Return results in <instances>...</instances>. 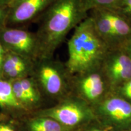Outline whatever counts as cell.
<instances>
[{"label": "cell", "instance_id": "obj_1", "mask_svg": "<svg viewBox=\"0 0 131 131\" xmlns=\"http://www.w3.org/2000/svg\"><path fill=\"white\" fill-rule=\"evenodd\" d=\"M88 16L78 0H56L39 19L40 25L35 32L38 59L53 57L70 31Z\"/></svg>", "mask_w": 131, "mask_h": 131}, {"label": "cell", "instance_id": "obj_2", "mask_svg": "<svg viewBox=\"0 0 131 131\" xmlns=\"http://www.w3.org/2000/svg\"><path fill=\"white\" fill-rule=\"evenodd\" d=\"M68 48L69 57L65 64L72 75L100 66L109 50L89 15L74 29Z\"/></svg>", "mask_w": 131, "mask_h": 131}, {"label": "cell", "instance_id": "obj_3", "mask_svg": "<svg viewBox=\"0 0 131 131\" xmlns=\"http://www.w3.org/2000/svg\"><path fill=\"white\" fill-rule=\"evenodd\" d=\"M39 88L52 97H66L72 74L66 66L53 57L35 60L31 75Z\"/></svg>", "mask_w": 131, "mask_h": 131}, {"label": "cell", "instance_id": "obj_4", "mask_svg": "<svg viewBox=\"0 0 131 131\" xmlns=\"http://www.w3.org/2000/svg\"><path fill=\"white\" fill-rule=\"evenodd\" d=\"M88 15L109 49L122 47L131 38V22L113 9H95Z\"/></svg>", "mask_w": 131, "mask_h": 131}, {"label": "cell", "instance_id": "obj_5", "mask_svg": "<svg viewBox=\"0 0 131 131\" xmlns=\"http://www.w3.org/2000/svg\"><path fill=\"white\" fill-rule=\"evenodd\" d=\"M70 84L75 88L76 95L92 107L112 92L101 65L81 73L72 75Z\"/></svg>", "mask_w": 131, "mask_h": 131}, {"label": "cell", "instance_id": "obj_6", "mask_svg": "<svg viewBox=\"0 0 131 131\" xmlns=\"http://www.w3.org/2000/svg\"><path fill=\"white\" fill-rule=\"evenodd\" d=\"M42 113L66 126H77L96 117L93 107L77 96H66L58 105Z\"/></svg>", "mask_w": 131, "mask_h": 131}, {"label": "cell", "instance_id": "obj_7", "mask_svg": "<svg viewBox=\"0 0 131 131\" xmlns=\"http://www.w3.org/2000/svg\"><path fill=\"white\" fill-rule=\"evenodd\" d=\"M92 107L106 126L121 129L131 127V103L115 93L111 92Z\"/></svg>", "mask_w": 131, "mask_h": 131}, {"label": "cell", "instance_id": "obj_8", "mask_svg": "<svg viewBox=\"0 0 131 131\" xmlns=\"http://www.w3.org/2000/svg\"><path fill=\"white\" fill-rule=\"evenodd\" d=\"M0 42L6 51L35 61L38 57V44L35 32L21 27L6 26L0 30Z\"/></svg>", "mask_w": 131, "mask_h": 131}, {"label": "cell", "instance_id": "obj_9", "mask_svg": "<svg viewBox=\"0 0 131 131\" xmlns=\"http://www.w3.org/2000/svg\"><path fill=\"white\" fill-rule=\"evenodd\" d=\"M101 68L112 92L131 78V58L122 47L109 49Z\"/></svg>", "mask_w": 131, "mask_h": 131}, {"label": "cell", "instance_id": "obj_10", "mask_svg": "<svg viewBox=\"0 0 131 131\" xmlns=\"http://www.w3.org/2000/svg\"><path fill=\"white\" fill-rule=\"evenodd\" d=\"M56 0H13L9 4L6 26L19 27L39 20Z\"/></svg>", "mask_w": 131, "mask_h": 131}, {"label": "cell", "instance_id": "obj_11", "mask_svg": "<svg viewBox=\"0 0 131 131\" xmlns=\"http://www.w3.org/2000/svg\"><path fill=\"white\" fill-rule=\"evenodd\" d=\"M35 61L18 54L6 51L2 66L1 78L13 81L31 76Z\"/></svg>", "mask_w": 131, "mask_h": 131}, {"label": "cell", "instance_id": "obj_12", "mask_svg": "<svg viewBox=\"0 0 131 131\" xmlns=\"http://www.w3.org/2000/svg\"><path fill=\"white\" fill-rule=\"evenodd\" d=\"M11 82L15 96L24 108L32 107L40 103L41 98L40 89L32 77Z\"/></svg>", "mask_w": 131, "mask_h": 131}, {"label": "cell", "instance_id": "obj_13", "mask_svg": "<svg viewBox=\"0 0 131 131\" xmlns=\"http://www.w3.org/2000/svg\"><path fill=\"white\" fill-rule=\"evenodd\" d=\"M0 107L10 109H25L15 96L12 82L3 78H0Z\"/></svg>", "mask_w": 131, "mask_h": 131}, {"label": "cell", "instance_id": "obj_14", "mask_svg": "<svg viewBox=\"0 0 131 131\" xmlns=\"http://www.w3.org/2000/svg\"><path fill=\"white\" fill-rule=\"evenodd\" d=\"M60 123L49 117L38 118L30 124L31 131H63Z\"/></svg>", "mask_w": 131, "mask_h": 131}, {"label": "cell", "instance_id": "obj_15", "mask_svg": "<svg viewBox=\"0 0 131 131\" xmlns=\"http://www.w3.org/2000/svg\"><path fill=\"white\" fill-rule=\"evenodd\" d=\"M82 9L89 12L95 9H114L120 0H78Z\"/></svg>", "mask_w": 131, "mask_h": 131}, {"label": "cell", "instance_id": "obj_16", "mask_svg": "<svg viewBox=\"0 0 131 131\" xmlns=\"http://www.w3.org/2000/svg\"><path fill=\"white\" fill-rule=\"evenodd\" d=\"M112 92L131 103V78L115 89Z\"/></svg>", "mask_w": 131, "mask_h": 131}, {"label": "cell", "instance_id": "obj_17", "mask_svg": "<svg viewBox=\"0 0 131 131\" xmlns=\"http://www.w3.org/2000/svg\"><path fill=\"white\" fill-rule=\"evenodd\" d=\"M131 22V0H120L114 9Z\"/></svg>", "mask_w": 131, "mask_h": 131}, {"label": "cell", "instance_id": "obj_18", "mask_svg": "<svg viewBox=\"0 0 131 131\" xmlns=\"http://www.w3.org/2000/svg\"><path fill=\"white\" fill-rule=\"evenodd\" d=\"M9 10V4H0V30L6 26Z\"/></svg>", "mask_w": 131, "mask_h": 131}, {"label": "cell", "instance_id": "obj_19", "mask_svg": "<svg viewBox=\"0 0 131 131\" xmlns=\"http://www.w3.org/2000/svg\"><path fill=\"white\" fill-rule=\"evenodd\" d=\"M6 52V50H5L1 42H0V78H1V75H2V66Z\"/></svg>", "mask_w": 131, "mask_h": 131}, {"label": "cell", "instance_id": "obj_20", "mask_svg": "<svg viewBox=\"0 0 131 131\" xmlns=\"http://www.w3.org/2000/svg\"><path fill=\"white\" fill-rule=\"evenodd\" d=\"M122 47L131 58V38L124 42Z\"/></svg>", "mask_w": 131, "mask_h": 131}, {"label": "cell", "instance_id": "obj_21", "mask_svg": "<svg viewBox=\"0 0 131 131\" xmlns=\"http://www.w3.org/2000/svg\"><path fill=\"white\" fill-rule=\"evenodd\" d=\"M112 129V127L106 126L103 128H93L89 131H111Z\"/></svg>", "mask_w": 131, "mask_h": 131}, {"label": "cell", "instance_id": "obj_22", "mask_svg": "<svg viewBox=\"0 0 131 131\" xmlns=\"http://www.w3.org/2000/svg\"><path fill=\"white\" fill-rule=\"evenodd\" d=\"M0 131H14L10 127L6 125H0Z\"/></svg>", "mask_w": 131, "mask_h": 131}, {"label": "cell", "instance_id": "obj_23", "mask_svg": "<svg viewBox=\"0 0 131 131\" xmlns=\"http://www.w3.org/2000/svg\"><path fill=\"white\" fill-rule=\"evenodd\" d=\"M13 0H0V4H9Z\"/></svg>", "mask_w": 131, "mask_h": 131}]
</instances>
